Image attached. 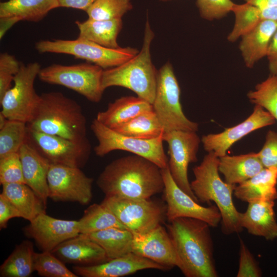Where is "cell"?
I'll return each mask as SVG.
<instances>
[{
  "label": "cell",
  "instance_id": "6da1fadb",
  "mask_svg": "<svg viewBox=\"0 0 277 277\" xmlns=\"http://www.w3.org/2000/svg\"><path fill=\"white\" fill-rule=\"evenodd\" d=\"M96 184L107 196L148 199L164 189L161 169L134 154L116 159L99 175Z\"/></svg>",
  "mask_w": 277,
  "mask_h": 277
},
{
  "label": "cell",
  "instance_id": "7a4b0ae2",
  "mask_svg": "<svg viewBox=\"0 0 277 277\" xmlns=\"http://www.w3.org/2000/svg\"><path fill=\"white\" fill-rule=\"evenodd\" d=\"M210 226L203 221L179 217L167 225L178 259L186 277H217Z\"/></svg>",
  "mask_w": 277,
  "mask_h": 277
},
{
  "label": "cell",
  "instance_id": "3957f363",
  "mask_svg": "<svg viewBox=\"0 0 277 277\" xmlns=\"http://www.w3.org/2000/svg\"><path fill=\"white\" fill-rule=\"evenodd\" d=\"M86 122L77 102L61 92L52 91L39 95L27 126L30 130L81 141L87 138Z\"/></svg>",
  "mask_w": 277,
  "mask_h": 277
},
{
  "label": "cell",
  "instance_id": "277c9868",
  "mask_svg": "<svg viewBox=\"0 0 277 277\" xmlns=\"http://www.w3.org/2000/svg\"><path fill=\"white\" fill-rule=\"evenodd\" d=\"M219 157L213 152H208L201 163L193 168L194 179L190 186L199 202H213L221 215V228L224 234L241 232L243 228L240 222L239 212L232 200L236 185L223 181L218 169Z\"/></svg>",
  "mask_w": 277,
  "mask_h": 277
},
{
  "label": "cell",
  "instance_id": "5b68a950",
  "mask_svg": "<svg viewBox=\"0 0 277 277\" xmlns=\"http://www.w3.org/2000/svg\"><path fill=\"white\" fill-rule=\"evenodd\" d=\"M154 37V33L147 19L143 45L139 52L118 66L104 70L102 87L104 91L112 86L124 87L152 104L158 73L152 62L150 52Z\"/></svg>",
  "mask_w": 277,
  "mask_h": 277
},
{
  "label": "cell",
  "instance_id": "8992f818",
  "mask_svg": "<svg viewBox=\"0 0 277 277\" xmlns=\"http://www.w3.org/2000/svg\"><path fill=\"white\" fill-rule=\"evenodd\" d=\"M39 53L66 54L85 60L104 70L118 66L135 56L139 51L131 47L109 48L77 37L75 39L41 40L35 44Z\"/></svg>",
  "mask_w": 277,
  "mask_h": 277
},
{
  "label": "cell",
  "instance_id": "52a82bcc",
  "mask_svg": "<svg viewBox=\"0 0 277 277\" xmlns=\"http://www.w3.org/2000/svg\"><path fill=\"white\" fill-rule=\"evenodd\" d=\"M180 95V87L172 66L168 62L158 70L155 94L152 104L164 132L198 131L199 124L189 120L183 112Z\"/></svg>",
  "mask_w": 277,
  "mask_h": 277
},
{
  "label": "cell",
  "instance_id": "ba28073f",
  "mask_svg": "<svg viewBox=\"0 0 277 277\" xmlns=\"http://www.w3.org/2000/svg\"><path fill=\"white\" fill-rule=\"evenodd\" d=\"M103 71L89 62L68 66L53 64L41 68L38 77L43 82L64 86L91 102L98 103L104 91L102 87Z\"/></svg>",
  "mask_w": 277,
  "mask_h": 277
},
{
  "label": "cell",
  "instance_id": "9c48e42d",
  "mask_svg": "<svg viewBox=\"0 0 277 277\" xmlns=\"http://www.w3.org/2000/svg\"><path fill=\"white\" fill-rule=\"evenodd\" d=\"M90 128L98 144L94 151L97 156L102 157L114 150L128 151L146 158L161 169L168 166V159L163 147V136L152 140H142L126 136L103 125L96 118Z\"/></svg>",
  "mask_w": 277,
  "mask_h": 277
},
{
  "label": "cell",
  "instance_id": "30bf717a",
  "mask_svg": "<svg viewBox=\"0 0 277 277\" xmlns=\"http://www.w3.org/2000/svg\"><path fill=\"white\" fill-rule=\"evenodd\" d=\"M101 204L132 233L147 232L161 225L166 217V206L150 198L105 196Z\"/></svg>",
  "mask_w": 277,
  "mask_h": 277
},
{
  "label": "cell",
  "instance_id": "8fae6325",
  "mask_svg": "<svg viewBox=\"0 0 277 277\" xmlns=\"http://www.w3.org/2000/svg\"><path fill=\"white\" fill-rule=\"evenodd\" d=\"M41 68L37 62L21 64L13 86L0 100L1 112L8 120L27 123L31 119L39 98L34 85Z\"/></svg>",
  "mask_w": 277,
  "mask_h": 277
},
{
  "label": "cell",
  "instance_id": "7c38bea8",
  "mask_svg": "<svg viewBox=\"0 0 277 277\" xmlns=\"http://www.w3.org/2000/svg\"><path fill=\"white\" fill-rule=\"evenodd\" d=\"M27 141L51 164L81 168L91 154V144L87 138L75 141L28 128Z\"/></svg>",
  "mask_w": 277,
  "mask_h": 277
},
{
  "label": "cell",
  "instance_id": "4fadbf2b",
  "mask_svg": "<svg viewBox=\"0 0 277 277\" xmlns=\"http://www.w3.org/2000/svg\"><path fill=\"white\" fill-rule=\"evenodd\" d=\"M163 139L168 145V166L173 180L181 189L199 203L191 189L188 169L190 163L197 161L201 139L196 132L183 130L164 132Z\"/></svg>",
  "mask_w": 277,
  "mask_h": 277
},
{
  "label": "cell",
  "instance_id": "5bb4252c",
  "mask_svg": "<svg viewBox=\"0 0 277 277\" xmlns=\"http://www.w3.org/2000/svg\"><path fill=\"white\" fill-rule=\"evenodd\" d=\"M47 180L49 198L54 202L87 205L92 200L93 179L80 168L51 164Z\"/></svg>",
  "mask_w": 277,
  "mask_h": 277
},
{
  "label": "cell",
  "instance_id": "9a60e30c",
  "mask_svg": "<svg viewBox=\"0 0 277 277\" xmlns=\"http://www.w3.org/2000/svg\"><path fill=\"white\" fill-rule=\"evenodd\" d=\"M161 171L167 203L166 216L169 222L179 217H190L203 221L212 227L219 225L221 215L216 205L209 207L201 205L177 186L171 175L168 166L161 169Z\"/></svg>",
  "mask_w": 277,
  "mask_h": 277
},
{
  "label": "cell",
  "instance_id": "2e32d148",
  "mask_svg": "<svg viewBox=\"0 0 277 277\" xmlns=\"http://www.w3.org/2000/svg\"><path fill=\"white\" fill-rule=\"evenodd\" d=\"M275 118L265 109L255 105L253 112L245 120L218 133L204 135L201 138L204 150L220 157L237 141L251 132L272 125Z\"/></svg>",
  "mask_w": 277,
  "mask_h": 277
},
{
  "label": "cell",
  "instance_id": "e0dca14e",
  "mask_svg": "<svg viewBox=\"0 0 277 277\" xmlns=\"http://www.w3.org/2000/svg\"><path fill=\"white\" fill-rule=\"evenodd\" d=\"M24 231L42 251H52L60 244L80 234L78 221L56 219L46 212L30 221Z\"/></svg>",
  "mask_w": 277,
  "mask_h": 277
},
{
  "label": "cell",
  "instance_id": "ac0fdd59",
  "mask_svg": "<svg viewBox=\"0 0 277 277\" xmlns=\"http://www.w3.org/2000/svg\"><path fill=\"white\" fill-rule=\"evenodd\" d=\"M133 234L132 252L169 270L178 267V259L172 240L162 224L147 232Z\"/></svg>",
  "mask_w": 277,
  "mask_h": 277
},
{
  "label": "cell",
  "instance_id": "d6986e66",
  "mask_svg": "<svg viewBox=\"0 0 277 277\" xmlns=\"http://www.w3.org/2000/svg\"><path fill=\"white\" fill-rule=\"evenodd\" d=\"M148 269H169L155 262L131 252L107 262L92 266H73L72 271L83 277H121Z\"/></svg>",
  "mask_w": 277,
  "mask_h": 277
},
{
  "label": "cell",
  "instance_id": "ffe728a7",
  "mask_svg": "<svg viewBox=\"0 0 277 277\" xmlns=\"http://www.w3.org/2000/svg\"><path fill=\"white\" fill-rule=\"evenodd\" d=\"M51 252L64 263L87 266L109 261L103 248L83 234L60 244Z\"/></svg>",
  "mask_w": 277,
  "mask_h": 277
},
{
  "label": "cell",
  "instance_id": "44dd1931",
  "mask_svg": "<svg viewBox=\"0 0 277 277\" xmlns=\"http://www.w3.org/2000/svg\"><path fill=\"white\" fill-rule=\"evenodd\" d=\"M244 212H240V222L242 227L255 236L267 240L277 238V221L274 209V201L258 200L248 203Z\"/></svg>",
  "mask_w": 277,
  "mask_h": 277
},
{
  "label": "cell",
  "instance_id": "7402d4cb",
  "mask_svg": "<svg viewBox=\"0 0 277 277\" xmlns=\"http://www.w3.org/2000/svg\"><path fill=\"white\" fill-rule=\"evenodd\" d=\"M25 184L47 204L49 198L47 176L50 162L26 141L18 151Z\"/></svg>",
  "mask_w": 277,
  "mask_h": 277
},
{
  "label": "cell",
  "instance_id": "603a6c76",
  "mask_svg": "<svg viewBox=\"0 0 277 277\" xmlns=\"http://www.w3.org/2000/svg\"><path fill=\"white\" fill-rule=\"evenodd\" d=\"M276 30V21L263 20L241 37L239 48L248 68L253 67L256 62L266 56L270 41Z\"/></svg>",
  "mask_w": 277,
  "mask_h": 277
},
{
  "label": "cell",
  "instance_id": "cb8c5ba5",
  "mask_svg": "<svg viewBox=\"0 0 277 277\" xmlns=\"http://www.w3.org/2000/svg\"><path fill=\"white\" fill-rule=\"evenodd\" d=\"M152 109L151 104L137 96H122L110 103L106 110L98 112L95 118L113 129Z\"/></svg>",
  "mask_w": 277,
  "mask_h": 277
},
{
  "label": "cell",
  "instance_id": "d4e9b609",
  "mask_svg": "<svg viewBox=\"0 0 277 277\" xmlns=\"http://www.w3.org/2000/svg\"><path fill=\"white\" fill-rule=\"evenodd\" d=\"M277 168H264L259 173L235 186L233 194L241 201L277 199Z\"/></svg>",
  "mask_w": 277,
  "mask_h": 277
},
{
  "label": "cell",
  "instance_id": "484cf974",
  "mask_svg": "<svg viewBox=\"0 0 277 277\" xmlns=\"http://www.w3.org/2000/svg\"><path fill=\"white\" fill-rule=\"evenodd\" d=\"M264 168L257 153L237 155L227 154L219 157L218 169L230 184L239 185L251 178Z\"/></svg>",
  "mask_w": 277,
  "mask_h": 277
},
{
  "label": "cell",
  "instance_id": "4316f807",
  "mask_svg": "<svg viewBox=\"0 0 277 277\" xmlns=\"http://www.w3.org/2000/svg\"><path fill=\"white\" fill-rule=\"evenodd\" d=\"M58 7V0H8L0 3V18L38 22Z\"/></svg>",
  "mask_w": 277,
  "mask_h": 277
},
{
  "label": "cell",
  "instance_id": "83f0119b",
  "mask_svg": "<svg viewBox=\"0 0 277 277\" xmlns=\"http://www.w3.org/2000/svg\"><path fill=\"white\" fill-rule=\"evenodd\" d=\"M2 185V194L19 212L21 217L32 221L43 213H46V204L27 184L8 183Z\"/></svg>",
  "mask_w": 277,
  "mask_h": 277
},
{
  "label": "cell",
  "instance_id": "f1b7e54d",
  "mask_svg": "<svg viewBox=\"0 0 277 277\" xmlns=\"http://www.w3.org/2000/svg\"><path fill=\"white\" fill-rule=\"evenodd\" d=\"M79 30L78 37L95 43L109 48L120 47L117 39L123 27L122 18L96 20L88 18L76 21Z\"/></svg>",
  "mask_w": 277,
  "mask_h": 277
},
{
  "label": "cell",
  "instance_id": "f546056e",
  "mask_svg": "<svg viewBox=\"0 0 277 277\" xmlns=\"http://www.w3.org/2000/svg\"><path fill=\"white\" fill-rule=\"evenodd\" d=\"M83 234L98 244L109 260L132 252L133 234L126 229L113 227Z\"/></svg>",
  "mask_w": 277,
  "mask_h": 277
},
{
  "label": "cell",
  "instance_id": "4dcf8cb0",
  "mask_svg": "<svg viewBox=\"0 0 277 277\" xmlns=\"http://www.w3.org/2000/svg\"><path fill=\"white\" fill-rule=\"evenodd\" d=\"M33 244L24 240L16 246L13 251L0 267L1 277H28L34 271Z\"/></svg>",
  "mask_w": 277,
  "mask_h": 277
},
{
  "label": "cell",
  "instance_id": "1f68e13d",
  "mask_svg": "<svg viewBox=\"0 0 277 277\" xmlns=\"http://www.w3.org/2000/svg\"><path fill=\"white\" fill-rule=\"evenodd\" d=\"M122 134L142 140H152L164 132L153 109L144 112L129 121L112 129Z\"/></svg>",
  "mask_w": 277,
  "mask_h": 277
},
{
  "label": "cell",
  "instance_id": "d6a6232c",
  "mask_svg": "<svg viewBox=\"0 0 277 277\" xmlns=\"http://www.w3.org/2000/svg\"><path fill=\"white\" fill-rule=\"evenodd\" d=\"M78 222L81 234L91 233L113 227L126 229L115 215L101 203L89 206Z\"/></svg>",
  "mask_w": 277,
  "mask_h": 277
},
{
  "label": "cell",
  "instance_id": "836d02e7",
  "mask_svg": "<svg viewBox=\"0 0 277 277\" xmlns=\"http://www.w3.org/2000/svg\"><path fill=\"white\" fill-rule=\"evenodd\" d=\"M265 10L247 3L235 4L232 10L235 15V23L227 37L228 40L235 42L254 28L261 21L266 20Z\"/></svg>",
  "mask_w": 277,
  "mask_h": 277
},
{
  "label": "cell",
  "instance_id": "e575fe53",
  "mask_svg": "<svg viewBox=\"0 0 277 277\" xmlns=\"http://www.w3.org/2000/svg\"><path fill=\"white\" fill-rule=\"evenodd\" d=\"M27 123L8 120L0 129V157L18 152L22 146L27 141Z\"/></svg>",
  "mask_w": 277,
  "mask_h": 277
},
{
  "label": "cell",
  "instance_id": "d590c367",
  "mask_svg": "<svg viewBox=\"0 0 277 277\" xmlns=\"http://www.w3.org/2000/svg\"><path fill=\"white\" fill-rule=\"evenodd\" d=\"M247 95L251 103L263 107L277 121V75L270 74Z\"/></svg>",
  "mask_w": 277,
  "mask_h": 277
},
{
  "label": "cell",
  "instance_id": "8d00e7d4",
  "mask_svg": "<svg viewBox=\"0 0 277 277\" xmlns=\"http://www.w3.org/2000/svg\"><path fill=\"white\" fill-rule=\"evenodd\" d=\"M132 7L131 0H96L86 12L89 19H120Z\"/></svg>",
  "mask_w": 277,
  "mask_h": 277
},
{
  "label": "cell",
  "instance_id": "74e56055",
  "mask_svg": "<svg viewBox=\"0 0 277 277\" xmlns=\"http://www.w3.org/2000/svg\"><path fill=\"white\" fill-rule=\"evenodd\" d=\"M34 271L43 277H77L69 270L65 263L51 251L34 252L33 256Z\"/></svg>",
  "mask_w": 277,
  "mask_h": 277
},
{
  "label": "cell",
  "instance_id": "f35d334b",
  "mask_svg": "<svg viewBox=\"0 0 277 277\" xmlns=\"http://www.w3.org/2000/svg\"><path fill=\"white\" fill-rule=\"evenodd\" d=\"M0 183L25 184L18 152L0 157Z\"/></svg>",
  "mask_w": 277,
  "mask_h": 277
},
{
  "label": "cell",
  "instance_id": "ab89813d",
  "mask_svg": "<svg viewBox=\"0 0 277 277\" xmlns=\"http://www.w3.org/2000/svg\"><path fill=\"white\" fill-rule=\"evenodd\" d=\"M196 4L201 17L212 21L232 12L235 3L231 0H196Z\"/></svg>",
  "mask_w": 277,
  "mask_h": 277
},
{
  "label": "cell",
  "instance_id": "60d3db41",
  "mask_svg": "<svg viewBox=\"0 0 277 277\" xmlns=\"http://www.w3.org/2000/svg\"><path fill=\"white\" fill-rule=\"evenodd\" d=\"M21 63L7 52L0 54V100L11 87L12 82L19 70Z\"/></svg>",
  "mask_w": 277,
  "mask_h": 277
},
{
  "label": "cell",
  "instance_id": "b9f144b4",
  "mask_svg": "<svg viewBox=\"0 0 277 277\" xmlns=\"http://www.w3.org/2000/svg\"><path fill=\"white\" fill-rule=\"evenodd\" d=\"M240 258L237 277H260L262 271L253 255L242 239H240Z\"/></svg>",
  "mask_w": 277,
  "mask_h": 277
},
{
  "label": "cell",
  "instance_id": "7bdbcfd3",
  "mask_svg": "<svg viewBox=\"0 0 277 277\" xmlns=\"http://www.w3.org/2000/svg\"><path fill=\"white\" fill-rule=\"evenodd\" d=\"M264 168H277V132L269 130L266 135L265 143L257 153Z\"/></svg>",
  "mask_w": 277,
  "mask_h": 277
},
{
  "label": "cell",
  "instance_id": "ee69618b",
  "mask_svg": "<svg viewBox=\"0 0 277 277\" xmlns=\"http://www.w3.org/2000/svg\"><path fill=\"white\" fill-rule=\"evenodd\" d=\"M15 217H21L19 212L14 205L1 193L0 229L6 228L9 220Z\"/></svg>",
  "mask_w": 277,
  "mask_h": 277
},
{
  "label": "cell",
  "instance_id": "f6af8a7d",
  "mask_svg": "<svg viewBox=\"0 0 277 277\" xmlns=\"http://www.w3.org/2000/svg\"><path fill=\"white\" fill-rule=\"evenodd\" d=\"M266 56L270 74L277 75V30L270 41Z\"/></svg>",
  "mask_w": 277,
  "mask_h": 277
},
{
  "label": "cell",
  "instance_id": "bcb514c9",
  "mask_svg": "<svg viewBox=\"0 0 277 277\" xmlns=\"http://www.w3.org/2000/svg\"><path fill=\"white\" fill-rule=\"evenodd\" d=\"M96 0H58L60 7L70 8L85 11Z\"/></svg>",
  "mask_w": 277,
  "mask_h": 277
},
{
  "label": "cell",
  "instance_id": "7dc6e473",
  "mask_svg": "<svg viewBox=\"0 0 277 277\" xmlns=\"http://www.w3.org/2000/svg\"><path fill=\"white\" fill-rule=\"evenodd\" d=\"M0 38L2 39L6 32L17 22L8 18H0Z\"/></svg>",
  "mask_w": 277,
  "mask_h": 277
},
{
  "label": "cell",
  "instance_id": "c3c4849f",
  "mask_svg": "<svg viewBox=\"0 0 277 277\" xmlns=\"http://www.w3.org/2000/svg\"><path fill=\"white\" fill-rule=\"evenodd\" d=\"M245 3L254 6L260 9L265 10L270 8L269 0H244Z\"/></svg>",
  "mask_w": 277,
  "mask_h": 277
},
{
  "label": "cell",
  "instance_id": "681fc988",
  "mask_svg": "<svg viewBox=\"0 0 277 277\" xmlns=\"http://www.w3.org/2000/svg\"><path fill=\"white\" fill-rule=\"evenodd\" d=\"M8 119L2 113H0V129L2 128L7 122Z\"/></svg>",
  "mask_w": 277,
  "mask_h": 277
},
{
  "label": "cell",
  "instance_id": "f907efd6",
  "mask_svg": "<svg viewBox=\"0 0 277 277\" xmlns=\"http://www.w3.org/2000/svg\"><path fill=\"white\" fill-rule=\"evenodd\" d=\"M270 7H277V0H269Z\"/></svg>",
  "mask_w": 277,
  "mask_h": 277
},
{
  "label": "cell",
  "instance_id": "816d5d0a",
  "mask_svg": "<svg viewBox=\"0 0 277 277\" xmlns=\"http://www.w3.org/2000/svg\"><path fill=\"white\" fill-rule=\"evenodd\" d=\"M160 1H162V2H167V1H171V0H160Z\"/></svg>",
  "mask_w": 277,
  "mask_h": 277
}]
</instances>
